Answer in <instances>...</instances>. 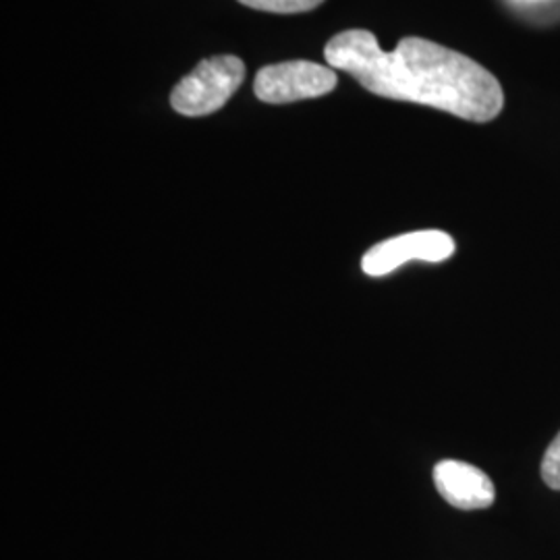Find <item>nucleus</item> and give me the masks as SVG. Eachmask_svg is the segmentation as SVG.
I'll return each mask as SVG.
<instances>
[{
    "label": "nucleus",
    "instance_id": "0eeeda50",
    "mask_svg": "<svg viewBox=\"0 0 560 560\" xmlns=\"http://www.w3.org/2000/svg\"><path fill=\"white\" fill-rule=\"evenodd\" d=\"M541 480L546 481L552 490H560V432L557 439L550 442L541 459Z\"/></svg>",
    "mask_w": 560,
    "mask_h": 560
},
{
    "label": "nucleus",
    "instance_id": "20e7f679",
    "mask_svg": "<svg viewBox=\"0 0 560 560\" xmlns=\"http://www.w3.org/2000/svg\"><path fill=\"white\" fill-rule=\"evenodd\" d=\"M455 249V240L444 231H413L372 245L361 258V270L372 279H381L409 261L441 264L453 258Z\"/></svg>",
    "mask_w": 560,
    "mask_h": 560
},
{
    "label": "nucleus",
    "instance_id": "f257e3e1",
    "mask_svg": "<svg viewBox=\"0 0 560 560\" xmlns=\"http://www.w3.org/2000/svg\"><path fill=\"white\" fill-rule=\"evenodd\" d=\"M324 59L388 101L432 106L471 122L494 120L504 108L501 81L478 60L418 36L386 52L372 32L347 30L324 46Z\"/></svg>",
    "mask_w": 560,
    "mask_h": 560
},
{
    "label": "nucleus",
    "instance_id": "f03ea898",
    "mask_svg": "<svg viewBox=\"0 0 560 560\" xmlns=\"http://www.w3.org/2000/svg\"><path fill=\"white\" fill-rule=\"evenodd\" d=\"M245 80V62L233 55L203 59L175 85L171 106L183 117H206L221 110Z\"/></svg>",
    "mask_w": 560,
    "mask_h": 560
},
{
    "label": "nucleus",
    "instance_id": "7ed1b4c3",
    "mask_svg": "<svg viewBox=\"0 0 560 560\" xmlns=\"http://www.w3.org/2000/svg\"><path fill=\"white\" fill-rule=\"evenodd\" d=\"M339 83L330 65L312 60H284L261 67L254 92L266 104H291L330 94Z\"/></svg>",
    "mask_w": 560,
    "mask_h": 560
},
{
    "label": "nucleus",
    "instance_id": "39448f33",
    "mask_svg": "<svg viewBox=\"0 0 560 560\" xmlns=\"http://www.w3.org/2000/svg\"><path fill=\"white\" fill-rule=\"evenodd\" d=\"M434 486L444 501L460 511H480L494 504L497 490L480 467L465 460L444 459L434 467Z\"/></svg>",
    "mask_w": 560,
    "mask_h": 560
},
{
    "label": "nucleus",
    "instance_id": "423d86ee",
    "mask_svg": "<svg viewBox=\"0 0 560 560\" xmlns=\"http://www.w3.org/2000/svg\"><path fill=\"white\" fill-rule=\"evenodd\" d=\"M241 4L264 11V13H279V15H293V13H307L320 7L324 0H237Z\"/></svg>",
    "mask_w": 560,
    "mask_h": 560
}]
</instances>
